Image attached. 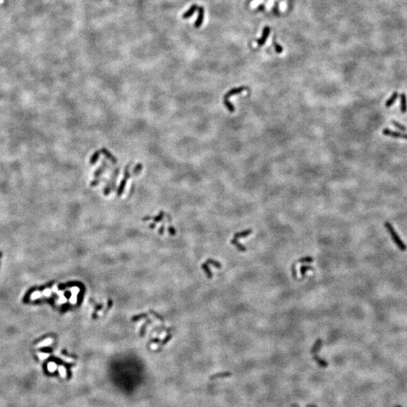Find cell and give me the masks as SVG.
<instances>
[{
    "instance_id": "1",
    "label": "cell",
    "mask_w": 407,
    "mask_h": 407,
    "mask_svg": "<svg viewBox=\"0 0 407 407\" xmlns=\"http://www.w3.org/2000/svg\"><path fill=\"white\" fill-rule=\"evenodd\" d=\"M249 90V88H248L247 86H240L238 87V88H235L232 89V90H230L229 91H228L226 94H225L223 98V103L228 111L231 112V113H233V112H235V106H234L229 101V98L231 97L234 96V95L242 93V92L244 91H246V90Z\"/></svg>"
},
{
    "instance_id": "2",
    "label": "cell",
    "mask_w": 407,
    "mask_h": 407,
    "mask_svg": "<svg viewBox=\"0 0 407 407\" xmlns=\"http://www.w3.org/2000/svg\"><path fill=\"white\" fill-rule=\"evenodd\" d=\"M385 227L386 228V229L388 230V233L390 234V237L391 238L393 239L394 242L395 243V244L398 247V248L400 249L401 251H406V245L403 242V240H401V238L399 237L398 234L397 233V232L395 231L394 228L393 227V225L390 223L389 222H385Z\"/></svg>"
},
{
    "instance_id": "3",
    "label": "cell",
    "mask_w": 407,
    "mask_h": 407,
    "mask_svg": "<svg viewBox=\"0 0 407 407\" xmlns=\"http://www.w3.org/2000/svg\"><path fill=\"white\" fill-rule=\"evenodd\" d=\"M321 345H322V339H318L317 341H316L314 346H313L312 349H311V354H312L313 357L314 358V360L317 362V363H318L319 365H321V367H327L328 365L327 362H326L325 360H322V359L319 358L317 355V352L320 350Z\"/></svg>"
},
{
    "instance_id": "4",
    "label": "cell",
    "mask_w": 407,
    "mask_h": 407,
    "mask_svg": "<svg viewBox=\"0 0 407 407\" xmlns=\"http://www.w3.org/2000/svg\"><path fill=\"white\" fill-rule=\"evenodd\" d=\"M382 133H383L385 136H391V137H394V138H401V139L407 140V133H402V132H400V131H392V130L388 129V128H385V129L382 131Z\"/></svg>"
},
{
    "instance_id": "5",
    "label": "cell",
    "mask_w": 407,
    "mask_h": 407,
    "mask_svg": "<svg viewBox=\"0 0 407 407\" xmlns=\"http://www.w3.org/2000/svg\"><path fill=\"white\" fill-rule=\"evenodd\" d=\"M204 9L202 6H199L198 8V17L195 22V27L199 28L202 26V23L204 21Z\"/></svg>"
},
{
    "instance_id": "6",
    "label": "cell",
    "mask_w": 407,
    "mask_h": 407,
    "mask_svg": "<svg viewBox=\"0 0 407 407\" xmlns=\"http://www.w3.org/2000/svg\"><path fill=\"white\" fill-rule=\"evenodd\" d=\"M270 31H271V29H270L269 27H265L264 29L263 30V34H262V37L259 38L258 40L256 41V43L259 46H262L265 43H266L267 39H268V36H269Z\"/></svg>"
},
{
    "instance_id": "7",
    "label": "cell",
    "mask_w": 407,
    "mask_h": 407,
    "mask_svg": "<svg viewBox=\"0 0 407 407\" xmlns=\"http://www.w3.org/2000/svg\"><path fill=\"white\" fill-rule=\"evenodd\" d=\"M400 111L402 113H406L407 112V98L405 93L400 94Z\"/></svg>"
},
{
    "instance_id": "8",
    "label": "cell",
    "mask_w": 407,
    "mask_h": 407,
    "mask_svg": "<svg viewBox=\"0 0 407 407\" xmlns=\"http://www.w3.org/2000/svg\"><path fill=\"white\" fill-rule=\"evenodd\" d=\"M198 6L196 4L192 5V6L190 7V9L188 10V11H186V12L182 14V18H183V19H188V18L192 17V16L195 14L196 10H198Z\"/></svg>"
},
{
    "instance_id": "9",
    "label": "cell",
    "mask_w": 407,
    "mask_h": 407,
    "mask_svg": "<svg viewBox=\"0 0 407 407\" xmlns=\"http://www.w3.org/2000/svg\"><path fill=\"white\" fill-rule=\"evenodd\" d=\"M252 232H253V230H252L251 228H248V229L244 230L242 231V232H237V233H235V235H234V238L238 239V238H245V237H248L250 235V234H252Z\"/></svg>"
},
{
    "instance_id": "10",
    "label": "cell",
    "mask_w": 407,
    "mask_h": 407,
    "mask_svg": "<svg viewBox=\"0 0 407 407\" xmlns=\"http://www.w3.org/2000/svg\"><path fill=\"white\" fill-rule=\"evenodd\" d=\"M398 96H399L398 92H397V91L394 92V93L392 94L391 96L390 97V98L388 99V100L386 101V103H385V106L388 107V108H389V107L391 106L392 105H394V103H395V101L397 100V99L398 98Z\"/></svg>"
},
{
    "instance_id": "11",
    "label": "cell",
    "mask_w": 407,
    "mask_h": 407,
    "mask_svg": "<svg viewBox=\"0 0 407 407\" xmlns=\"http://www.w3.org/2000/svg\"><path fill=\"white\" fill-rule=\"evenodd\" d=\"M231 244H233L234 246L235 247V248L238 249L239 251H241V252L247 251V248H245V247L244 246L243 244H241L239 243L238 239L233 238V239H232V240H231Z\"/></svg>"
},
{
    "instance_id": "12",
    "label": "cell",
    "mask_w": 407,
    "mask_h": 407,
    "mask_svg": "<svg viewBox=\"0 0 407 407\" xmlns=\"http://www.w3.org/2000/svg\"><path fill=\"white\" fill-rule=\"evenodd\" d=\"M314 262V259L311 256H306V257H303V258H300L299 259H298L297 261L294 262V263L296 265H297L298 263H311Z\"/></svg>"
},
{
    "instance_id": "13",
    "label": "cell",
    "mask_w": 407,
    "mask_h": 407,
    "mask_svg": "<svg viewBox=\"0 0 407 407\" xmlns=\"http://www.w3.org/2000/svg\"><path fill=\"white\" fill-rule=\"evenodd\" d=\"M309 271H314V268L311 266H302L300 267V273L303 278H305L306 272Z\"/></svg>"
},
{
    "instance_id": "14",
    "label": "cell",
    "mask_w": 407,
    "mask_h": 407,
    "mask_svg": "<svg viewBox=\"0 0 407 407\" xmlns=\"http://www.w3.org/2000/svg\"><path fill=\"white\" fill-rule=\"evenodd\" d=\"M392 124L394 125V126L395 128H397V129L400 130V131H403V132H406V131H407L406 127L405 126V125H403L400 124V123L397 122V121H392Z\"/></svg>"
},
{
    "instance_id": "15",
    "label": "cell",
    "mask_w": 407,
    "mask_h": 407,
    "mask_svg": "<svg viewBox=\"0 0 407 407\" xmlns=\"http://www.w3.org/2000/svg\"><path fill=\"white\" fill-rule=\"evenodd\" d=\"M273 45L275 46V51H276V52H278V53H279V54L282 53L283 51V48L281 47V46L280 45V44H278V42H275V41H274V42H273Z\"/></svg>"
},
{
    "instance_id": "16",
    "label": "cell",
    "mask_w": 407,
    "mask_h": 407,
    "mask_svg": "<svg viewBox=\"0 0 407 407\" xmlns=\"http://www.w3.org/2000/svg\"><path fill=\"white\" fill-rule=\"evenodd\" d=\"M229 375H231V373H228V372H227V373H220V375H218V374H217V375H213V376L210 377V378L213 379V378H219V377L229 376Z\"/></svg>"
}]
</instances>
